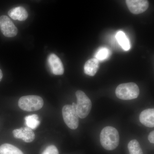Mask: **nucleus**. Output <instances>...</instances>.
<instances>
[{
	"mask_svg": "<svg viewBox=\"0 0 154 154\" xmlns=\"http://www.w3.org/2000/svg\"><path fill=\"white\" fill-rule=\"evenodd\" d=\"M100 138L101 145L107 150H113L118 146L119 144L118 131L113 127L104 128L100 134Z\"/></svg>",
	"mask_w": 154,
	"mask_h": 154,
	"instance_id": "1",
	"label": "nucleus"
},
{
	"mask_svg": "<svg viewBox=\"0 0 154 154\" xmlns=\"http://www.w3.org/2000/svg\"><path fill=\"white\" fill-rule=\"evenodd\" d=\"M139 88L135 83H124L119 85L116 90L115 94L119 99L128 100L136 99L139 95Z\"/></svg>",
	"mask_w": 154,
	"mask_h": 154,
	"instance_id": "2",
	"label": "nucleus"
},
{
	"mask_svg": "<svg viewBox=\"0 0 154 154\" xmlns=\"http://www.w3.org/2000/svg\"><path fill=\"white\" fill-rule=\"evenodd\" d=\"M44 105L43 99L38 96H22L19 99L18 105L22 110L25 111H36L41 109Z\"/></svg>",
	"mask_w": 154,
	"mask_h": 154,
	"instance_id": "3",
	"label": "nucleus"
},
{
	"mask_svg": "<svg viewBox=\"0 0 154 154\" xmlns=\"http://www.w3.org/2000/svg\"><path fill=\"white\" fill-rule=\"evenodd\" d=\"M75 94L77 98L75 109L77 114L80 118H86L89 115L92 108L91 99L83 91H78Z\"/></svg>",
	"mask_w": 154,
	"mask_h": 154,
	"instance_id": "4",
	"label": "nucleus"
},
{
	"mask_svg": "<svg viewBox=\"0 0 154 154\" xmlns=\"http://www.w3.org/2000/svg\"><path fill=\"white\" fill-rule=\"evenodd\" d=\"M62 114L64 121L69 128L73 130L78 128L79 117L75 107L72 105H65L63 107Z\"/></svg>",
	"mask_w": 154,
	"mask_h": 154,
	"instance_id": "5",
	"label": "nucleus"
},
{
	"mask_svg": "<svg viewBox=\"0 0 154 154\" xmlns=\"http://www.w3.org/2000/svg\"><path fill=\"white\" fill-rule=\"evenodd\" d=\"M0 30L4 36L7 37H13L18 33V29L14 23L7 16L0 17Z\"/></svg>",
	"mask_w": 154,
	"mask_h": 154,
	"instance_id": "6",
	"label": "nucleus"
},
{
	"mask_svg": "<svg viewBox=\"0 0 154 154\" xmlns=\"http://www.w3.org/2000/svg\"><path fill=\"white\" fill-rule=\"evenodd\" d=\"M126 3L130 11L134 14L143 13L149 6L148 0H126Z\"/></svg>",
	"mask_w": 154,
	"mask_h": 154,
	"instance_id": "7",
	"label": "nucleus"
},
{
	"mask_svg": "<svg viewBox=\"0 0 154 154\" xmlns=\"http://www.w3.org/2000/svg\"><path fill=\"white\" fill-rule=\"evenodd\" d=\"M48 63L52 73L60 75L63 74L64 69L61 60L54 54H51L48 57Z\"/></svg>",
	"mask_w": 154,
	"mask_h": 154,
	"instance_id": "8",
	"label": "nucleus"
},
{
	"mask_svg": "<svg viewBox=\"0 0 154 154\" xmlns=\"http://www.w3.org/2000/svg\"><path fill=\"white\" fill-rule=\"evenodd\" d=\"M13 134L14 137L21 139L26 143L31 142L34 140L35 137V134L32 129L28 127L14 130Z\"/></svg>",
	"mask_w": 154,
	"mask_h": 154,
	"instance_id": "9",
	"label": "nucleus"
},
{
	"mask_svg": "<svg viewBox=\"0 0 154 154\" xmlns=\"http://www.w3.org/2000/svg\"><path fill=\"white\" fill-rule=\"evenodd\" d=\"M141 123L148 127L154 126V109H148L144 110L140 113L139 117Z\"/></svg>",
	"mask_w": 154,
	"mask_h": 154,
	"instance_id": "10",
	"label": "nucleus"
},
{
	"mask_svg": "<svg viewBox=\"0 0 154 154\" xmlns=\"http://www.w3.org/2000/svg\"><path fill=\"white\" fill-rule=\"evenodd\" d=\"M8 14L12 19L19 21H25L28 16L27 11L20 6L11 9L8 12Z\"/></svg>",
	"mask_w": 154,
	"mask_h": 154,
	"instance_id": "11",
	"label": "nucleus"
},
{
	"mask_svg": "<svg viewBox=\"0 0 154 154\" xmlns=\"http://www.w3.org/2000/svg\"><path fill=\"white\" fill-rule=\"evenodd\" d=\"M99 61L96 58H92L86 62L84 66V72L86 75L94 76L98 71Z\"/></svg>",
	"mask_w": 154,
	"mask_h": 154,
	"instance_id": "12",
	"label": "nucleus"
},
{
	"mask_svg": "<svg viewBox=\"0 0 154 154\" xmlns=\"http://www.w3.org/2000/svg\"><path fill=\"white\" fill-rule=\"evenodd\" d=\"M0 154H24L17 147L10 144L5 143L0 146Z\"/></svg>",
	"mask_w": 154,
	"mask_h": 154,
	"instance_id": "13",
	"label": "nucleus"
},
{
	"mask_svg": "<svg viewBox=\"0 0 154 154\" xmlns=\"http://www.w3.org/2000/svg\"><path fill=\"white\" fill-rule=\"evenodd\" d=\"M116 38L118 43L124 50L128 51L130 48L129 40L124 32L119 31L116 33Z\"/></svg>",
	"mask_w": 154,
	"mask_h": 154,
	"instance_id": "14",
	"label": "nucleus"
},
{
	"mask_svg": "<svg viewBox=\"0 0 154 154\" xmlns=\"http://www.w3.org/2000/svg\"><path fill=\"white\" fill-rule=\"evenodd\" d=\"M25 124L26 126L31 129H35L40 124L38 116L32 114L28 116L25 118Z\"/></svg>",
	"mask_w": 154,
	"mask_h": 154,
	"instance_id": "15",
	"label": "nucleus"
},
{
	"mask_svg": "<svg viewBox=\"0 0 154 154\" xmlns=\"http://www.w3.org/2000/svg\"><path fill=\"white\" fill-rule=\"evenodd\" d=\"M128 147L129 154H143L140 145L136 140L130 141L128 144Z\"/></svg>",
	"mask_w": 154,
	"mask_h": 154,
	"instance_id": "16",
	"label": "nucleus"
},
{
	"mask_svg": "<svg viewBox=\"0 0 154 154\" xmlns=\"http://www.w3.org/2000/svg\"><path fill=\"white\" fill-rule=\"evenodd\" d=\"M109 54V50L106 48H102L96 53V58L98 60H103L108 57Z\"/></svg>",
	"mask_w": 154,
	"mask_h": 154,
	"instance_id": "17",
	"label": "nucleus"
},
{
	"mask_svg": "<svg viewBox=\"0 0 154 154\" xmlns=\"http://www.w3.org/2000/svg\"><path fill=\"white\" fill-rule=\"evenodd\" d=\"M41 154H59L58 150L54 145L48 146Z\"/></svg>",
	"mask_w": 154,
	"mask_h": 154,
	"instance_id": "18",
	"label": "nucleus"
},
{
	"mask_svg": "<svg viewBox=\"0 0 154 154\" xmlns=\"http://www.w3.org/2000/svg\"><path fill=\"white\" fill-rule=\"evenodd\" d=\"M148 140L150 142L152 143H154V131H153L152 132L150 133L149 135Z\"/></svg>",
	"mask_w": 154,
	"mask_h": 154,
	"instance_id": "19",
	"label": "nucleus"
},
{
	"mask_svg": "<svg viewBox=\"0 0 154 154\" xmlns=\"http://www.w3.org/2000/svg\"><path fill=\"white\" fill-rule=\"evenodd\" d=\"M3 73L1 69H0V82L2 81V79L3 78Z\"/></svg>",
	"mask_w": 154,
	"mask_h": 154,
	"instance_id": "20",
	"label": "nucleus"
}]
</instances>
